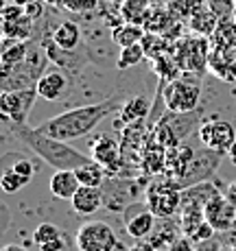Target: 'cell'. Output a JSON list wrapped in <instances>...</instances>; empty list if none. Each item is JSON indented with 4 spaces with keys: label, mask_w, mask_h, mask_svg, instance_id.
Segmentation results:
<instances>
[{
    "label": "cell",
    "mask_w": 236,
    "mask_h": 251,
    "mask_svg": "<svg viewBox=\"0 0 236 251\" xmlns=\"http://www.w3.org/2000/svg\"><path fill=\"white\" fill-rule=\"evenodd\" d=\"M31 243L37 251H66L68 247V236L64 234L55 223H37L31 234Z\"/></svg>",
    "instance_id": "7c38bea8"
},
{
    "label": "cell",
    "mask_w": 236,
    "mask_h": 251,
    "mask_svg": "<svg viewBox=\"0 0 236 251\" xmlns=\"http://www.w3.org/2000/svg\"><path fill=\"white\" fill-rule=\"evenodd\" d=\"M171 251H192V240L186 236V238H180L171 245Z\"/></svg>",
    "instance_id": "4dcf8cb0"
},
{
    "label": "cell",
    "mask_w": 236,
    "mask_h": 251,
    "mask_svg": "<svg viewBox=\"0 0 236 251\" xmlns=\"http://www.w3.org/2000/svg\"><path fill=\"white\" fill-rule=\"evenodd\" d=\"M51 40L64 50H77L81 44V28L72 20H61L51 31Z\"/></svg>",
    "instance_id": "e0dca14e"
},
{
    "label": "cell",
    "mask_w": 236,
    "mask_h": 251,
    "mask_svg": "<svg viewBox=\"0 0 236 251\" xmlns=\"http://www.w3.org/2000/svg\"><path fill=\"white\" fill-rule=\"evenodd\" d=\"M77 177H79L81 186H90V188H103V183L107 181V168L103 166V164L94 162L92 157H90L88 162L83 164V166L77 168Z\"/></svg>",
    "instance_id": "ffe728a7"
},
{
    "label": "cell",
    "mask_w": 236,
    "mask_h": 251,
    "mask_svg": "<svg viewBox=\"0 0 236 251\" xmlns=\"http://www.w3.org/2000/svg\"><path fill=\"white\" fill-rule=\"evenodd\" d=\"M234 22H236V9H234Z\"/></svg>",
    "instance_id": "74e56055"
},
{
    "label": "cell",
    "mask_w": 236,
    "mask_h": 251,
    "mask_svg": "<svg viewBox=\"0 0 236 251\" xmlns=\"http://www.w3.org/2000/svg\"><path fill=\"white\" fill-rule=\"evenodd\" d=\"M9 221H11V212H9V205L4 203V201H0V234H7Z\"/></svg>",
    "instance_id": "f546056e"
},
{
    "label": "cell",
    "mask_w": 236,
    "mask_h": 251,
    "mask_svg": "<svg viewBox=\"0 0 236 251\" xmlns=\"http://www.w3.org/2000/svg\"><path fill=\"white\" fill-rule=\"evenodd\" d=\"M61 7H66L70 13H88L99 7V0H61Z\"/></svg>",
    "instance_id": "83f0119b"
},
{
    "label": "cell",
    "mask_w": 236,
    "mask_h": 251,
    "mask_svg": "<svg viewBox=\"0 0 236 251\" xmlns=\"http://www.w3.org/2000/svg\"><path fill=\"white\" fill-rule=\"evenodd\" d=\"M221 160H223L221 153H216L208 147H201L199 151H195V155H192L184 177L177 181V186H180L182 190H186V188H192V186H197V183L208 181L210 177H212V173L219 168Z\"/></svg>",
    "instance_id": "8992f818"
},
{
    "label": "cell",
    "mask_w": 236,
    "mask_h": 251,
    "mask_svg": "<svg viewBox=\"0 0 236 251\" xmlns=\"http://www.w3.org/2000/svg\"><path fill=\"white\" fill-rule=\"evenodd\" d=\"M144 26L142 24H131V22H123V24H116L112 28V42L116 44L118 48H125V46H133V44H140L144 40Z\"/></svg>",
    "instance_id": "d6986e66"
},
{
    "label": "cell",
    "mask_w": 236,
    "mask_h": 251,
    "mask_svg": "<svg viewBox=\"0 0 236 251\" xmlns=\"http://www.w3.org/2000/svg\"><path fill=\"white\" fill-rule=\"evenodd\" d=\"M197 136H199L201 144L212 151L221 153V155H228L230 147L234 144L236 140V129L232 123L228 120H221V118H210L204 120L197 129Z\"/></svg>",
    "instance_id": "52a82bcc"
},
{
    "label": "cell",
    "mask_w": 236,
    "mask_h": 251,
    "mask_svg": "<svg viewBox=\"0 0 236 251\" xmlns=\"http://www.w3.org/2000/svg\"><path fill=\"white\" fill-rule=\"evenodd\" d=\"M44 2H48V4H61V0H44Z\"/></svg>",
    "instance_id": "d590c367"
},
{
    "label": "cell",
    "mask_w": 236,
    "mask_h": 251,
    "mask_svg": "<svg viewBox=\"0 0 236 251\" xmlns=\"http://www.w3.org/2000/svg\"><path fill=\"white\" fill-rule=\"evenodd\" d=\"M24 13H26V9H24L22 4H18V2L7 4V7H2V22L18 20V18H22Z\"/></svg>",
    "instance_id": "f1b7e54d"
},
{
    "label": "cell",
    "mask_w": 236,
    "mask_h": 251,
    "mask_svg": "<svg viewBox=\"0 0 236 251\" xmlns=\"http://www.w3.org/2000/svg\"><path fill=\"white\" fill-rule=\"evenodd\" d=\"M162 96H164V105L168 112L175 114H186V112H195L199 105V96H201V83L199 79H175L168 83V88H162Z\"/></svg>",
    "instance_id": "3957f363"
},
{
    "label": "cell",
    "mask_w": 236,
    "mask_h": 251,
    "mask_svg": "<svg viewBox=\"0 0 236 251\" xmlns=\"http://www.w3.org/2000/svg\"><path fill=\"white\" fill-rule=\"evenodd\" d=\"M2 35H4V40L28 42L33 37V18H28L26 13H24L18 20L2 22Z\"/></svg>",
    "instance_id": "44dd1931"
},
{
    "label": "cell",
    "mask_w": 236,
    "mask_h": 251,
    "mask_svg": "<svg viewBox=\"0 0 236 251\" xmlns=\"http://www.w3.org/2000/svg\"><path fill=\"white\" fill-rule=\"evenodd\" d=\"M48 188H51L52 197H57L61 201H70L77 195V190L81 188V181L75 171H55L51 175Z\"/></svg>",
    "instance_id": "9a60e30c"
},
{
    "label": "cell",
    "mask_w": 236,
    "mask_h": 251,
    "mask_svg": "<svg viewBox=\"0 0 236 251\" xmlns=\"http://www.w3.org/2000/svg\"><path fill=\"white\" fill-rule=\"evenodd\" d=\"M144 57H147V52H144L142 42L140 44H133V46H125V48H120V52H118L116 68L118 70H129V68H133V66L140 64Z\"/></svg>",
    "instance_id": "cb8c5ba5"
},
{
    "label": "cell",
    "mask_w": 236,
    "mask_h": 251,
    "mask_svg": "<svg viewBox=\"0 0 236 251\" xmlns=\"http://www.w3.org/2000/svg\"><path fill=\"white\" fill-rule=\"evenodd\" d=\"M125 219V229L131 238H136L138 243L140 240H147L149 236L156 229V212L144 203H131L125 207L123 212Z\"/></svg>",
    "instance_id": "8fae6325"
},
{
    "label": "cell",
    "mask_w": 236,
    "mask_h": 251,
    "mask_svg": "<svg viewBox=\"0 0 236 251\" xmlns=\"http://www.w3.org/2000/svg\"><path fill=\"white\" fill-rule=\"evenodd\" d=\"M230 238H232V245L236 247V223L232 225V229H230Z\"/></svg>",
    "instance_id": "836d02e7"
},
{
    "label": "cell",
    "mask_w": 236,
    "mask_h": 251,
    "mask_svg": "<svg viewBox=\"0 0 236 251\" xmlns=\"http://www.w3.org/2000/svg\"><path fill=\"white\" fill-rule=\"evenodd\" d=\"M37 90H2L0 94V114L13 125H28V114L35 105Z\"/></svg>",
    "instance_id": "5b68a950"
},
{
    "label": "cell",
    "mask_w": 236,
    "mask_h": 251,
    "mask_svg": "<svg viewBox=\"0 0 236 251\" xmlns=\"http://www.w3.org/2000/svg\"><path fill=\"white\" fill-rule=\"evenodd\" d=\"M13 2H18V4H22V7H26V4L33 2V0H13Z\"/></svg>",
    "instance_id": "e575fe53"
},
{
    "label": "cell",
    "mask_w": 236,
    "mask_h": 251,
    "mask_svg": "<svg viewBox=\"0 0 236 251\" xmlns=\"http://www.w3.org/2000/svg\"><path fill=\"white\" fill-rule=\"evenodd\" d=\"M123 105H125V96L112 94V96H107V99L99 100V103L79 105V107L66 109V112L52 116V118H46L44 123L35 125V129L51 138L70 142V140L83 138V136H88V133H92L109 114L120 112Z\"/></svg>",
    "instance_id": "6da1fadb"
},
{
    "label": "cell",
    "mask_w": 236,
    "mask_h": 251,
    "mask_svg": "<svg viewBox=\"0 0 236 251\" xmlns=\"http://www.w3.org/2000/svg\"><path fill=\"white\" fill-rule=\"evenodd\" d=\"M2 166H9V164L2 162ZM9 168H11L16 175H20L24 181H28V183H31V179L35 177V171H37L35 162L28 160V157H16V160H13V164H11Z\"/></svg>",
    "instance_id": "4316f807"
},
{
    "label": "cell",
    "mask_w": 236,
    "mask_h": 251,
    "mask_svg": "<svg viewBox=\"0 0 236 251\" xmlns=\"http://www.w3.org/2000/svg\"><path fill=\"white\" fill-rule=\"evenodd\" d=\"M204 216L214 231H230L236 223V201L230 195L216 192L212 199L206 203Z\"/></svg>",
    "instance_id": "30bf717a"
},
{
    "label": "cell",
    "mask_w": 236,
    "mask_h": 251,
    "mask_svg": "<svg viewBox=\"0 0 236 251\" xmlns=\"http://www.w3.org/2000/svg\"><path fill=\"white\" fill-rule=\"evenodd\" d=\"M72 83H75V81H72V76L68 72L55 66V68H46V72L40 76V81H37L35 90L42 100L59 103L61 99H66L72 92Z\"/></svg>",
    "instance_id": "9c48e42d"
},
{
    "label": "cell",
    "mask_w": 236,
    "mask_h": 251,
    "mask_svg": "<svg viewBox=\"0 0 236 251\" xmlns=\"http://www.w3.org/2000/svg\"><path fill=\"white\" fill-rule=\"evenodd\" d=\"M90 153H92V160L103 164L107 168V175H112L114 168L120 164V144L114 138L109 136H99L90 147Z\"/></svg>",
    "instance_id": "4fadbf2b"
},
{
    "label": "cell",
    "mask_w": 236,
    "mask_h": 251,
    "mask_svg": "<svg viewBox=\"0 0 236 251\" xmlns=\"http://www.w3.org/2000/svg\"><path fill=\"white\" fill-rule=\"evenodd\" d=\"M147 205L162 219L175 214L182 207V188L175 179H166L164 183H153L147 190Z\"/></svg>",
    "instance_id": "ba28073f"
},
{
    "label": "cell",
    "mask_w": 236,
    "mask_h": 251,
    "mask_svg": "<svg viewBox=\"0 0 236 251\" xmlns=\"http://www.w3.org/2000/svg\"><path fill=\"white\" fill-rule=\"evenodd\" d=\"M149 13H151V0H125L120 4V20L142 24L147 22Z\"/></svg>",
    "instance_id": "7402d4cb"
},
{
    "label": "cell",
    "mask_w": 236,
    "mask_h": 251,
    "mask_svg": "<svg viewBox=\"0 0 236 251\" xmlns=\"http://www.w3.org/2000/svg\"><path fill=\"white\" fill-rule=\"evenodd\" d=\"M70 205L77 214L81 216H90L94 212H99L105 205L103 201V190L101 188H90V186H81L77 190V195L70 199Z\"/></svg>",
    "instance_id": "5bb4252c"
},
{
    "label": "cell",
    "mask_w": 236,
    "mask_h": 251,
    "mask_svg": "<svg viewBox=\"0 0 236 251\" xmlns=\"http://www.w3.org/2000/svg\"><path fill=\"white\" fill-rule=\"evenodd\" d=\"M75 245L79 251H114L120 243L105 221H88L77 229Z\"/></svg>",
    "instance_id": "277c9868"
},
{
    "label": "cell",
    "mask_w": 236,
    "mask_h": 251,
    "mask_svg": "<svg viewBox=\"0 0 236 251\" xmlns=\"http://www.w3.org/2000/svg\"><path fill=\"white\" fill-rule=\"evenodd\" d=\"M31 42H13V40H4L2 46V76L9 75L16 66H20L28 55Z\"/></svg>",
    "instance_id": "ac0fdd59"
},
{
    "label": "cell",
    "mask_w": 236,
    "mask_h": 251,
    "mask_svg": "<svg viewBox=\"0 0 236 251\" xmlns=\"http://www.w3.org/2000/svg\"><path fill=\"white\" fill-rule=\"evenodd\" d=\"M26 186H28V181H24L20 175H16L9 166H2V175H0V188H2V192L16 195V192H20Z\"/></svg>",
    "instance_id": "484cf974"
},
{
    "label": "cell",
    "mask_w": 236,
    "mask_h": 251,
    "mask_svg": "<svg viewBox=\"0 0 236 251\" xmlns=\"http://www.w3.org/2000/svg\"><path fill=\"white\" fill-rule=\"evenodd\" d=\"M0 251H26V249L20 247V245H4V247L0 249Z\"/></svg>",
    "instance_id": "d6a6232c"
},
{
    "label": "cell",
    "mask_w": 236,
    "mask_h": 251,
    "mask_svg": "<svg viewBox=\"0 0 236 251\" xmlns=\"http://www.w3.org/2000/svg\"><path fill=\"white\" fill-rule=\"evenodd\" d=\"M228 157H230V162H232L234 166H236V140H234V144H232V147H230V151H228Z\"/></svg>",
    "instance_id": "1f68e13d"
},
{
    "label": "cell",
    "mask_w": 236,
    "mask_h": 251,
    "mask_svg": "<svg viewBox=\"0 0 236 251\" xmlns=\"http://www.w3.org/2000/svg\"><path fill=\"white\" fill-rule=\"evenodd\" d=\"M216 24H219V20H216V13L212 9L208 11V9L199 7V9H195V13H192V18H190V26L195 28L197 33H214Z\"/></svg>",
    "instance_id": "d4e9b609"
},
{
    "label": "cell",
    "mask_w": 236,
    "mask_h": 251,
    "mask_svg": "<svg viewBox=\"0 0 236 251\" xmlns=\"http://www.w3.org/2000/svg\"><path fill=\"white\" fill-rule=\"evenodd\" d=\"M151 116V100L144 94H138L133 99L125 100V105L120 107V123L127 127V125H136L142 123L144 118Z\"/></svg>",
    "instance_id": "2e32d148"
},
{
    "label": "cell",
    "mask_w": 236,
    "mask_h": 251,
    "mask_svg": "<svg viewBox=\"0 0 236 251\" xmlns=\"http://www.w3.org/2000/svg\"><path fill=\"white\" fill-rule=\"evenodd\" d=\"M214 40L223 50H234L236 48V22L228 18H219V24L214 28Z\"/></svg>",
    "instance_id": "603a6c76"
},
{
    "label": "cell",
    "mask_w": 236,
    "mask_h": 251,
    "mask_svg": "<svg viewBox=\"0 0 236 251\" xmlns=\"http://www.w3.org/2000/svg\"><path fill=\"white\" fill-rule=\"evenodd\" d=\"M2 123L9 125L13 136L20 140L22 144H26L40 160H44L48 166L55 168V171H77V168L83 166V164L90 160L85 153L72 149L68 142L46 136V133L37 131L31 125H13L11 120L4 118V116H2Z\"/></svg>",
    "instance_id": "7a4b0ae2"
},
{
    "label": "cell",
    "mask_w": 236,
    "mask_h": 251,
    "mask_svg": "<svg viewBox=\"0 0 236 251\" xmlns=\"http://www.w3.org/2000/svg\"><path fill=\"white\" fill-rule=\"evenodd\" d=\"M114 251H127V249H125V247H123V245H118V247H116V249H114Z\"/></svg>",
    "instance_id": "8d00e7d4"
}]
</instances>
